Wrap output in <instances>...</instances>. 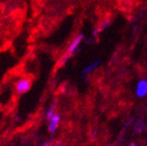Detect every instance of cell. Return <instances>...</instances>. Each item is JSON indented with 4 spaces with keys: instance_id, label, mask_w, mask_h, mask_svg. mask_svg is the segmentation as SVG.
<instances>
[{
    "instance_id": "1",
    "label": "cell",
    "mask_w": 147,
    "mask_h": 146,
    "mask_svg": "<svg viewBox=\"0 0 147 146\" xmlns=\"http://www.w3.org/2000/svg\"><path fill=\"white\" fill-rule=\"evenodd\" d=\"M84 39V34H79L77 37L75 38V40H74L72 42H71V44L69 45L68 48H67V53L65 54V56L62 57V59L60 61L61 65L64 64L65 61H67L68 58L75 53V51L76 50V48H78L79 44L81 43V41H82V40Z\"/></svg>"
},
{
    "instance_id": "2",
    "label": "cell",
    "mask_w": 147,
    "mask_h": 146,
    "mask_svg": "<svg viewBox=\"0 0 147 146\" xmlns=\"http://www.w3.org/2000/svg\"><path fill=\"white\" fill-rule=\"evenodd\" d=\"M31 87H32V82L30 79L22 78L18 80V82L16 84V91L19 94H24L30 91Z\"/></svg>"
},
{
    "instance_id": "3",
    "label": "cell",
    "mask_w": 147,
    "mask_h": 146,
    "mask_svg": "<svg viewBox=\"0 0 147 146\" xmlns=\"http://www.w3.org/2000/svg\"><path fill=\"white\" fill-rule=\"evenodd\" d=\"M136 93L140 98L147 95V80H141L138 82L136 88Z\"/></svg>"
},
{
    "instance_id": "4",
    "label": "cell",
    "mask_w": 147,
    "mask_h": 146,
    "mask_svg": "<svg viewBox=\"0 0 147 146\" xmlns=\"http://www.w3.org/2000/svg\"><path fill=\"white\" fill-rule=\"evenodd\" d=\"M59 122H60V116L58 114H57V113H55L54 116L51 118L49 125V130L50 133H54L55 131L57 130Z\"/></svg>"
},
{
    "instance_id": "5",
    "label": "cell",
    "mask_w": 147,
    "mask_h": 146,
    "mask_svg": "<svg viewBox=\"0 0 147 146\" xmlns=\"http://www.w3.org/2000/svg\"><path fill=\"white\" fill-rule=\"evenodd\" d=\"M99 64H100V61L99 60H97V61H95V62H93L92 65H88V67L84 70V74H87V73H90V72H92L93 69H95L96 68L98 65H99Z\"/></svg>"
},
{
    "instance_id": "6",
    "label": "cell",
    "mask_w": 147,
    "mask_h": 146,
    "mask_svg": "<svg viewBox=\"0 0 147 146\" xmlns=\"http://www.w3.org/2000/svg\"><path fill=\"white\" fill-rule=\"evenodd\" d=\"M54 107H51L49 110L47 111V114H46V116H47V118H48V119H51V118L54 116Z\"/></svg>"
},
{
    "instance_id": "7",
    "label": "cell",
    "mask_w": 147,
    "mask_h": 146,
    "mask_svg": "<svg viewBox=\"0 0 147 146\" xmlns=\"http://www.w3.org/2000/svg\"><path fill=\"white\" fill-rule=\"evenodd\" d=\"M130 146H137V145H136V143H131V144H130Z\"/></svg>"
}]
</instances>
